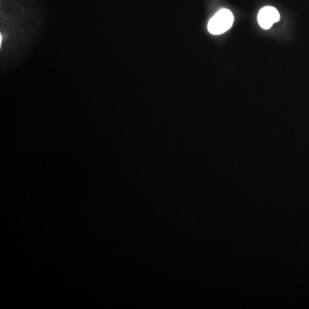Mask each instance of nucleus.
Returning <instances> with one entry per match:
<instances>
[{
    "mask_svg": "<svg viewBox=\"0 0 309 309\" xmlns=\"http://www.w3.org/2000/svg\"><path fill=\"white\" fill-rule=\"evenodd\" d=\"M43 17L31 0H1L0 62L7 71L31 51L43 31Z\"/></svg>",
    "mask_w": 309,
    "mask_h": 309,
    "instance_id": "1",
    "label": "nucleus"
},
{
    "mask_svg": "<svg viewBox=\"0 0 309 309\" xmlns=\"http://www.w3.org/2000/svg\"><path fill=\"white\" fill-rule=\"evenodd\" d=\"M234 16L227 9H222L215 14L208 23V31L212 35H221L232 27Z\"/></svg>",
    "mask_w": 309,
    "mask_h": 309,
    "instance_id": "2",
    "label": "nucleus"
},
{
    "mask_svg": "<svg viewBox=\"0 0 309 309\" xmlns=\"http://www.w3.org/2000/svg\"><path fill=\"white\" fill-rule=\"evenodd\" d=\"M280 15L276 8L271 6H266L260 10L258 15V22L260 27L264 30H269L271 26L278 22Z\"/></svg>",
    "mask_w": 309,
    "mask_h": 309,
    "instance_id": "3",
    "label": "nucleus"
}]
</instances>
